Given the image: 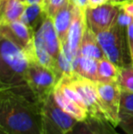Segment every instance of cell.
<instances>
[{
    "label": "cell",
    "mask_w": 133,
    "mask_h": 134,
    "mask_svg": "<svg viewBox=\"0 0 133 134\" xmlns=\"http://www.w3.org/2000/svg\"><path fill=\"white\" fill-rule=\"evenodd\" d=\"M120 12V5L110 2L96 8H87L85 11L87 26L99 34L111 27L117 22Z\"/></svg>",
    "instance_id": "obj_8"
},
{
    "label": "cell",
    "mask_w": 133,
    "mask_h": 134,
    "mask_svg": "<svg viewBox=\"0 0 133 134\" xmlns=\"http://www.w3.org/2000/svg\"><path fill=\"white\" fill-rule=\"evenodd\" d=\"M97 87L107 119L114 127H118L121 92L119 84L118 82H97Z\"/></svg>",
    "instance_id": "obj_9"
},
{
    "label": "cell",
    "mask_w": 133,
    "mask_h": 134,
    "mask_svg": "<svg viewBox=\"0 0 133 134\" xmlns=\"http://www.w3.org/2000/svg\"><path fill=\"white\" fill-rule=\"evenodd\" d=\"M27 5H42L46 9V5H45L44 0H27Z\"/></svg>",
    "instance_id": "obj_29"
},
{
    "label": "cell",
    "mask_w": 133,
    "mask_h": 134,
    "mask_svg": "<svg viewBox=\"0 0 133 134\" xmlns=\"http://www.w3.org/2000/svg\"><path fill=\"white\" fill-rule=\"evenodd\" d=\"M114 126L108 120H101L89 116L78 121L67 134H115Z\"/></svg>",
    "instance_id": "obj_13"
},
{
    "label": "cell",
    "mask_w": 133,
    "mask_h": 134,
    "mask_svg": "<svg viewBox=\"0 0 133 134\" xmlns=\"http://www.w3.org/2000/svg\"><path fill=\"white\" fill-rule=\"evenodd\" d=\"M132 21H133V18L130 16L129 15H127L124 11L120 9V12H119V18H118V20H117L118 23H119L121 27H123L124 28H127L128 26L130 25Z\"/></svg>",
    "instance_id": "obj_24"
},
{
    "label": "cell",
    "mask_w": 133,
    "mask_h": 134,
    "mask_svg": "<svg viewBox=\"0 0 133 134\" xmlns=\"http://www.w3.org/2000/svg\"><path fill=\"white\" fill-rule=\"evenodd\" d=\"M122 117H133V92L121 90L119 118Z\"/></svg>",
    "instance_id": "obj_21"
},
{
    "label": "cell",
    "mask_w": 133,
    "mask_h": 134,
    "mask_svg": "<svg viewBox=\"0 0 133 134\" xmlns=\"http://www.w3.org/2000/svg\"><path fill=\"white\" fill-rule=\"evenodd\" d=\"M79 55L97 60H100L106 58L104 51L98 40L97 35L88 26H86L85 32L80 44Z\"/></svg>",
    "instance_id": "obj_14"
},
{
    "label": "cell",
    "mask_w": 133,
    "mask_h": 134,
    "mask_svg": "<svg viewBox=\"0 0 133 134\" xmlns=\"http://www.w3.org/2000/svg\"><path fill=\"white\" fill-rule=\"evenodd\" d=\"M127 39H128L129 48H130V53L133 64V21L127 27Z\"/></svg>",
    "instance_id": "obj_25"
},
{
    "label": "cell",
    "mask_w": 133,
    "mask_h": 134,
    "mask_svg": "<svg viewBox=\"0 0 133 134\" xmlns=\"http://www.w3.org/2000/svg\"><path fill=\"white\" fill-rule=\"evenodd\" d=\"M43 103L28 86L0 90V131L7 134H42Z\"/></svg>",
    "instance_id": "obj_1"
},
{
    "label": "cell",
    "mask_w": 133,
    "mask_h": 134,
    "mask_svg": "<svg viewBox=\"0 0 133 134\" xmlns=\"http://www.w3.org/2000/svg\"><path fill=\"white\" fill-rule=\"evenodd\" d=\"M35 37H38L42 41L48 52L55 59L57 65V59L62 51V45L54 25L53 18L47 16L42 25L35 32Z\"/></svg>",
    "instance_id": "obj_11"
},
{
    "label": "cell",
    "mask_w": 133,
    "mask_h": 134,
    "mask_svg": "<svg viewBox=\"0 0 133 134\" xmlns=\"http://www.w3.org/2000/svg\"><path fill=\"white\" fill-rule=\"evenodd\" d=\"M115 134H118V133H115Z\"/></svg>",
    "instance_id": "obj_33"
},
{
    "label": "cell",
    "mask_w": 133,
    "mask_h": 134,
    "mask_svg": "<svg viewBox=\"0 0 133 134\" xmlns=\"http://www.w3.org/2000/svg\"><path fill=\"white\" fill-rule=\"evenodd\" d=\"M76 7L77 5L68 0H66L53 16L54 25L62 47H64L67 42L69 28L75 16Z\"/></svg>",
    "instance_id": "obj_12"
},
{
    "label": "cell",
    "mask_w": 133,
    "mask_h": 134,
    "mask_svg": "<svg viewBox=\"0 0 133 134\" xmlns=\"http://www.w3.org/2000/svg\"><path fill=\"white\" fill-rule=\"evenodd\" d=\"M124 27L116 22L111 27L97 34V37L108 59L119 68L133 65L129 48L128 39L125 40Z\"/></svg>",
    "instance_id": "obj_3"
},
{
    "label": "cell",
    "mask_w": 133,
    "mask_h": 134,
    "mask_svg": "<svg viewBox=\"0 0 133 134\" xmlns=\"http://www.w3.org/2000/svg\"><path fill=\"white\" fill-rule=\"evenodd\" d=\"M118 84L121 90L133 92V65L119 68Z\"/></svg>",
    "instance_id": "obj_20"
},
{
    "label": "cell",
    "mask_w": 133,
    "mask_h": 134,
    "mask_svg": "<svg viewBox=\"0 0 133 134\" xmlns=\"http://www.w3.org/2000/svg\"><path fill=\"white\" fill-rule=\"evenodd\" d=\"M0 134H7V133H5V132H4V131H0Z\"/></svg>",
    "instance_id": "obj_32"
},
{
    "label": "cell",
    "mask_w": 133,
    "mask_h": 134,
    "mask_svg": "<svg viewBox=\"0 0 133 134\" xmlns=\"http://www.w3.org/2000/svg\"><path fill=\"white\" fill-rule=\"evenodd\" d=\"M119 5H120L121 10H123L127 15L133 18V0H129Z\"/></svg>",
    "instance_id": "obj_26"
},
{
    "label": "cell",
    "mask_w": 133,
    "mask_h": 134,
    "mask_svg": "<svg viewBox=\"0 0 133 134\" xmlns=\"http://www.w3.org/2000/svg\"><path fill=\"white\" fill-rule=\"evenodd\" d=\"M78 121L57 104L53 92L43 103L42 134H67Z\"/></svg>",
    "instance_id": "obj_4"
},
{
    "label": "cell",
    "mask_w": 133,
    "mask_h": 134,
    "mask_svg": "<svg viewBox=\"0 0 133 134\" xmlns=\"http://www.w3.org/2000/svg\"><path fill=\"white\" fill-rule=\"evenodd\" d=\"M27 82L36 99L44 103L53 92L59 79L51 69L37 61H31L27 71Z\"/></svg>",
    "instance_id": "obj_6"
},
{
    "label": "cell",
    "mask_w": 133,
    "mask_h": 134,
    "mask_svg": "<svg viewBox=\"0 0 133 134\" xmlns=\"http://www.w3.org/2000/svg\"><path fill=\"white\" fill-rule=\"evenodd\" d=\"M108 2H109V0H88L87 8H96V7L105 5Z\"/></svg>",
    "instance_id": "obj_27"
},
{
    "label": "cell",
    "mask_w": 133,
    "mask_h": 134,
    "mask_svg": "<svg viewBox=\"0 0 133 134\" xmlns=\"http://www.w3.org/2000/svg\"><path fill=\"white\" fill-rule=\"evenodd\" d=\"M65 1L66 0H48L46 7V12L48 16L53 18Z\"/></svg>",
    "instance_id": "obj_23"
},
{
    "label": "cell",
    "mask_w": 133,
    "mask_h": 134,
    "mask_svg": "<svg viewBox=\"0 0 133 134\" xmlns=\"http://www.w3.org/2000/svg\"><path fill=\"white\" fill-rule=\"evenodd\" d=\"M127 1H129V0H109L110 3L115 4V5H121V4L125 3Z\"/></svg>",
    "instance_id": "obj_30"
},
{
    "label": "cell",
    "mask_w": 133,
    "mask_h": 134,
    "mask_svg": "<svg viewBox=\"0 0 133 134\" xmlns=\"http://www.w3.org/2000/svg\"><path fill=\"white\" fill-rule=\"evenodd\" d=\"M98 67L99 60L79 55L75 62L74 72L78 73V75L86 79L98 82Z\"/></svg>",
    "instance_id": "obj_18"
},
{
    "label": "cell",
    "mask_w": 133,
    "mask_h": 134,
    "mask_svg": "<svg viewBox=\"0 0 133 134\" xmlns=\"http://www.w3.org/2000/svg\"><path fill=\"white\" fill-rule=\"evenodd\" d=\"M63 76H66L70 84L79 94L86 106L89 116L94 117L101 120H108L101 104L97 82L84 78L76 72L65 74Z\"/></svg>",
    "instance_id": "obj_5"
},
{
    "label": "cell",
    "mask_w": 133,
    "mask_h": 134,
    "mask_svg": "<svg viewBox=\"0 0 133 134\" xmlns=\"http://www.w3.org/2000/svg\"><path fill=\"white\" fill-rule=\"evenodd\" d=\"M20 2H22V3H25V4H27V0H19Z\"/></svg>",
    "instance_id": "obj_31"
},
{
    "label": "cell",
    "mask_w": 133,
    "mask_h": 134,
    "mask_svg": "<svg viewBox=\"0 0 133 134\" xmlns=\"http://www.w3.org/2000/svg\"><path fill=\"white\" fill-rule=\"evenodd\" d=\"M53 94L57 104L64 110H66L70 115H72L74 118H76L78 121L86 120L89 117V113H88L87 109L79 106L78 103H76L70 98L67 97L66 94L63 93V91L57 85L53 90Z\"/></svg>",
    "instance_id": "obj_16"
},
{
    "label": "cell",
    "mask_w": 133,
    "mask_h": 134,
    "mask_svg": "<svg viewBox=\"0 0 133 134\" xmlns=\"http://www.w3.org/2000/svg\"><path fill=\"white\" fill-rule=\"evenodd\" d=\"M87 26L86 22L85 11L81 10L79 7H76L75 16L69 28L67 35V42L64 47H62V51L65 54L68 61L72 64L74 69L75 62L79 56V48L83 37L85 28Z\"/></svg>",
    "instance_id": "obj_10"
},
{
    "label": "cell",
    "mask_w": 133,
    "mask_h": 134,
    "mask_svg": "<svg viewBox=\"0 0 133 134\" xmlns=\"http://www.w3.org/2000/svg\"><path fill=\"white\" fill-rule=\"evenodd\" d=\"M47 16L48 14L46 12V9L42 5H27V7L20 18V21H22L26 26L36 32L42 25Z\"/></svg>",
    "instance_id": "obj_17"
},
{
    "label": "cell",
    "mask_w": 133,
    "mask_h": 134,
    "mask_svg": "<svg viewBox=\"0 0 133 134\" xmlns=\"http://www.w3.org/2000/svg\"><path fill=\"white\" fill-rule=\"evenodd\" d=\"M72 4H74L75 5H77L78 7H79L81 10L86 11L88 5V0H68Z\"/></svg>",
    "instance_id": "obj_28"
},
{
    "label": "cell",
    "mask_w": 133,
    "mask_h": 134,
    "mask_svg": "<svg viewBox=\"0 0 133 134\" xmlns=\"http://www.w3.org/2000/svg\"><path fill=\"white\" fill-rule=\"evenodd\" d=\"M125 134H133V117H122L119 118V126Z\"/></svg>",
    "instance_id": "obj_22"
},
{
    "label": "cell",
    "mask_w": 133,
    "mask_h": 134,
    "mask_svg": "<svg viewBox=\"0 0 133 134\" xmlns=\"http://www.w3.org/2000/svg\"><path fill=\"white\" fill-rule=\"evenodd\" d=\"M26 7L27 4L22 3L19 0H0V26L8 25L20 20Z\"/></svg>",
    "instance_id": "obj_15"
},
{
    "label": "cell",
    "mask_w": 133,
    "mask_h": 134,
    "mask_svg": "<svg viewBox=\"0 0 133 134\" xmlns=\"http://www.w3.org/2000/svg\"><path fill=\"white\" fill-rule=\"evenodd\" d=\"M28 65V58L24 50L1 36L0 90L28 86L27 82Z\"/></svg>",
    "instance_id": "obj_2"
},
{
    "label": "cell",
    "mask_w": 133,
    "mask_h": 134,
    "mask_svg": "<svg viewBox=\"0 0 133 134\" xmlns=\"http://www.w3.org/2000/svg\"><path fill=\"white\" fill-rule=\"evenodd\" d=\"M0 34L2 37H7L22 48L27 54L29 62L37 61L34 45L35 31L26 26L23 22L18 20L8 25H2Z\"/></svg>",
    "instance_id": "obj_7"
},
{
    "label": "cell",
    "mask_w": 133,
    "mask_h": 134,
    "mask_svg": "<svg viewBox=\"0 0 133 134\" xmlns=\"http://www.w3.org/2000/svg\"><path fill=\"white\" fill-rule=\"evenodd\" d=\"M119 68L107 58L99 60L98 82H118Z\"/></svg>",
    "instance_id": "obj_19"
}]
</instances>
